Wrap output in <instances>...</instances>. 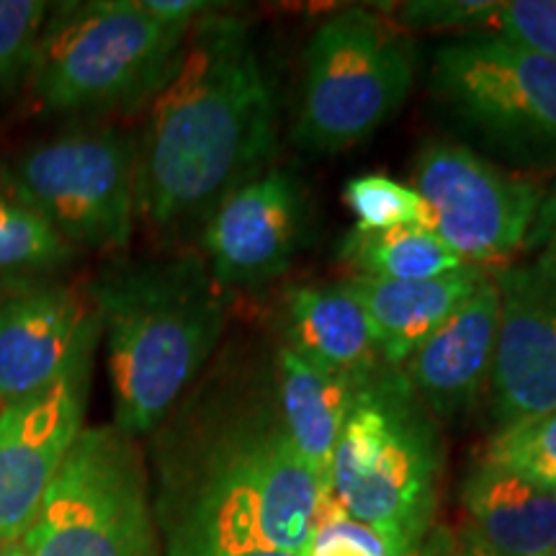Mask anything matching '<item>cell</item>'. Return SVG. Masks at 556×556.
<instances>
[{"mask_svg":"<svg viewBox=\"0 0 556 556\" xmlns=\"http://www.w3.org/2000/svg\"><path fill=\"white\" fill-rule=\"evenodd\" d=\"M150 438L163 556H307L323 486L283 426L274 366L201 377Z\"/></svg>","mask_w":556,"mask_h":556,"instance_id":"6da1fadb","label":"cell"},{"mask_svg":"<svg viewBox=\"0 0 556 556\" xmlns=\"http://www.w3.org/2000/svg\"><path fill=\"white\" fill-rule=\"evenodd\" d=\"M201 16L137 135V208L163 242L201 232L235 189L270 168L276 106L253 26Z\"/></svg>","mask_w":556,"mask_h":556,"instance_id":"7a4b0ae2","label":"cell"},{"mask_svg":"<svg viewBox=\"0 0 556 556\" xmlns=\"http://www.w3.org/2000/svg\"><path fill=\"white\" fill-rule=\"evenodd\" d=\"M83 289L106 343L114 426L150 438L204 377L229 294L193 250L116 261Z\"/></svg>","mask_w":556,"mask_h":556,"instance_id":"3957f363","label":"cell"},{"mask_svg":"<svg viewBox=\"0 0 556 556\" xmlns=\"http://www.w3.org/2000/svg\"><path fill=\"white\" fill-rule=\"evenodd\" d=\"M189 31L152 18L139 0L52 3L26 86L29 106L70 124L148 109Z\"/></svg>","mask_w":556,"mask_h":556,"instance_id":"277c9868","label":"cell"},{"mask_svg":"<svg viewBox=\"0 0 556 556\" xmlns=\"http://www.w3.org/2000/svg\"><path fill=\"white\" fill-rule=\"evenodd\" d=\"M441 469L438 420L400 368L381 366L358 387L340 430L330 464L332 495L392 556H407L435 526Z\"/></svg>","mask_w":556,"mask_h":556,"instance_id":"5b68a950","label":"cell"},{"mask_svg":"<svg viewBox=\"0 0 556 556\" xmlns=\"http://www.w3.org/2000/svg\"><path fill=\"white\" fill-rule=\"evenodd\" d=\"M413 83L415 45L397 21L364 5L332 13L304 50L296 144L340 152L366 142L400 114Z\"/></svg>","mask_w":556,"mask_h":556,"instance_id":"8992f818","label":"cell"},{"mask_svg":"<svg viewBox=\"0 0 556 556\" xmlns=\"http://www.w3.org/2000/svg\"><path fill=\"white\" fill-rule=\"evenodd\" d=\"M13 186L80 258L129 248L139 222L137 137L109 122H75L0 160Z\"/></svg>","mask_w":556,"mask_h":556,"instance_id":"52a82bcc","label":"cell"},{"mask_svg":"<svg viewBox=\"0 0 556 556\" xmlns=\"http://www.w3.org/2000/svg\"><path fill=\"white\" fill-rule=\"evenodd\" d=\"M21 546L26 556H163L135 438L114 422L83 428Z\"/></svg>","mask_w":556,"mask_h":556,"instance_id":"ba28073f","label":"cell"},{"mask_svg":"<svg viewBox=\"0 0 556 556\" xmlns=\"http://www.w3.org/2000/svg\"><path fill=\"white\" fill-rule=\"evenodd\" d=\"M430 93L458 127L523 170L556 168V62L482 29L441 45Z\"/></svg>","mask_w":556,"mask_h":556,"instance_id":"9c48e42d","label":"cell"},{"mask_svg":"<svg viewBox=\"0 0 556 556\" xmlns=\"http://www.w3.org/2000/svg\"><path fill=\"white\" fill-rule=\"evenodd\" d=\"M426 225L467 266L497 270L523 253L544 189L533 178L477 155L462 142H428L415 157L413 186Z\"/></svg>","mask_w":556,"mask_h":556,"instance_id":"30bf717a","label":"cell"},{"mask_svg":"<svg viewBox=\"0 0 556 556\" xmlns=\"http://www.w3.org/2000/svg\"><path fill=\"white\" fill-rule=\"evenodd\" d=\"M96 351L83 353L54 384L0 405V544H18L41 500L86 428Z\"/></svg>","mask_w":556,"mask_h":556,"instance_id":"8fae6325","label":"cell"},{"mask_svg":"<svg viewBox=\"0 0 556 556\" xmlns=\"http://www.w3.org/2000/svg\"><path fill=\"white\" fill-rule=\"evenodd\" d=\"M492 276L500 312L486 387L503 428L556 409V261L531 253Z\"/></svg>","mask_w":556,"mask_h":556,"instance_id":"7c38bea8","label":"cell"},{"mask_svg":"<svg viewBox=\"0 0 556 556\" xmlns=\"http://www.w3.org/2000/svg\"><path fill=\"white\" fill-rule=\"evenodd\" d=\"M99 343L86 289L62 278L0 287V405L54 384Z\"/></svg>","mask_w":556,"mask_h":556,"instance_id":"4fadbf2b","label":"cell"},{"mask_svg":"<svg viewBox=\"0 0 556 556\" xmlns=\"http://www.w3.org/2000/svg\"><path fill=\"white\" fill-rule=\"evenodd\" d=\"M302 225L304 199L296 178L270 165L208 214L199 232L201 258L227 294L266 287L289 268Z\"/></svg>","mask_w":556,"mask_h":556,"instance_id":"5bb4252c","label":"cell"},{"mask_svg":"<svg viewBox=\"0 0 556 556\" xmlns=\"http://www.w3.org/2000/svg\"><path fill=\"white\" fill-rule=\"evenodd\" d=\"M500 294L492 270L441 328L409 353L400 374L435 420H454L490 381Z\"/></svg>","mask_w":556,"mask_h":556,"instance_id":"9a60e30c","label":"cell"},{"mask_svg":"<svg viewBox=\"0 0 556 556\" xmlns=\"http://www.w3.org/2000/svg\"><path fill=\"white\" fill-rule=\"evenodd\" d=\"M467 533L495 556H552L556 492L479 458L462 484Z\"/></svg>","mask_w":556,"mask_h":556,"instance_id":"2e32d148","label":"cell"},{"mask_svg":"<svg viewBox=\"0 0 556 556\" xmlns=\"http://www.w3.org/2000/svg\"><path fill=\"white\" fill-rule=\"evenodd\" d=\"M283 345L307 364L356 384L384 366L366 312L345 281L289 289Z\"/></svg>","mask_w":556,"mask_h":556,"instance_id":"e0dca14e","label":"cell"},{"mask_svg":"<svg viewBox=\"0 0 556 556\" xmlns=\"http://www.w3.org/2000/svg\"><path fill=\"white\" fill-rule=\"evenodd\" d=\"M490 270L464 266L422 281H384L348 276L345 283L364 307L384 366L400 368L409 353L467 302Z\"/></svg>","mask_w":556,"mask_h":556,"instance_id":"ac0fdd59","label":"cell"},{"mask_svg":"<svg viewBox=\"0 0 556 556\" xmlns=\"http://www.w3.org/2000/svg\"><path fill=\"white\" fill-rule=\"evenodd\" d=\"M274 377L291 443L323 492L330 490L332 454L361 384L307 364L287 345L276 351Z\"/></svg>","mask_w":556,"mask_h":556,"instance_id":"d6986e66","label":"cell"},{"mask_svg":"<svg viewBox=\"0 0 556 556\" xmlns=\"http://www.w3.org/2000/svg\"><path fill=\"white\" fill-rule=\"evenodd\" d=\"M338 261L351 270V276L384 281H422L467 266L426 225L351 227L338 248Z\"/></svg>","mask_w":556,"mask_h":556,"instance_id":"ffe728a7","label":"cell"},{"mask_svg":"<svg viewBox=\"0 0 556 556\" xmlns=\"http://www.w3.org/2000/svg\"><path fill=\"white\" fill-rule=\"evenodd\" d=\"M80 253L0 176V287L39 278H62Z\"/></svg>","mask_w":556,"mask_h":556,"instance_id":"44dd1931","label":"cell"},{"mask_svg":"<svg viewBox=\"0 0 556 556\" xmlns=\"http://www.w3.org/2000/svg\"><path fill=\"white\" fill-rule=\"evenodd\" d=\"M479 458L556 492V409L497 428Z\"/></svg>","mask_w":556,"mask_h":556,"instance_id":"7402d4cb","label":"cell"},{"mask_svg":"<svg viewBox=\"0 0 556 556\" xmlns=\"http://www.w3.org/2000/svg\"><path fill=\"white\" fill-rule=\"evenodd\" d=\"M50 5L45 0H0V109L26 93Z\"/></svg>","mask_w":556,"mask_h":556,"instance_id":"603a6c76","label":"cell"},{"mask_svg":"<svg viewBox=\"0 0 556 556\" xmlns=\"http://www.w3.org/2000/svg\"><path fill=\"white\" fill-rule=\"evenodd\" d=\"M343 201L358 219L356 225L366 229L426 225L428 222V208L422 199L409 186L381 176V173H368V176L348 180Z\"/></svg>","mask_w":556,"mask_h":556,"instance_id":"cb8c5ba5","label":"cell"},{"mask_svg":"<svg viewBox=\"0 0 556 556\" xmlns=\"http://www.w3.org/2000/svg\"><path fill=\"white\" fill-rule=\"evenodd\" d=\"M307 556H392L371 528L343 510L332 490L319 497Z\"/></svg>","mask_w":556,"mask_h":556,"instance_id":"d4e9b609","label":"cell"},{"mask_svg":"<svg viewBox=\"0 0 556 556\" xmlns=\"http://www.w3.org/2000/svg\"><path fill=\"white\" fill-rule=\"evenodd\" d=\"M500 9L495 0H409L394 13L402 29H458L464 34L490 29Z\"/></svg>","mask_w":556,"mask_h":556,"instance_id":"484cf974","label":"cell"},{"mask_svg":"<svg viewBox=\"0 0 556 556\" xmlns=\"http://www.w3.org/2000/svg\"><path fill=\"white\" fill-rule=\"evenodd\" d=\"M490 31L556 62V0H507Z\"/></svg>","mask_w":556,"mask_h":556,"instance_id":"4316f807","label":"cell"},{"mask_svg":"<svg viewBox=\"0 0 556 556\" xmlns=\"http://www.w3.org/2000/svg\"><path fill=\"white\" fill-rule=\"evenodd\" d=\"M523 253H544L556 261V180L544 189L536 208V217L528 229Z\"/></svg>","mask_w":556,"mask_h":556,"instance_id":"83f0119b","label":"cell"},{"mask_svg":"<svg viewBox=\"0 0 556 556\" xmlns=\"http://www.w3.org/2000/svg\"><path fill=\"white\" fill-rule=\"evenodd\" d=\"M139 3L152 18L168 26H180V29H191L201 16L219 9L217 3H204V0H139Z\"/></svg>","mask_w":556,"mask_h":556,"instance_id":"f1b7e54d","label":"cell"},{"mask_svg":"<svg viewBox=\"0 0 556 556\" xmlns=\"http://www.w3.org/2000/svg\"><path fill=\"white\" fill-rule=\"evenodd\" d=\"M407 556H464L462 536H456L446 526H433L428 536Z\"/></svg>","mask_w":556,"mask_h":556,"instance_id":"f546056e","label":"cell"},{"mask_svg":"<svg viewBox=\"0 0 556 556\" xmlns=\"http://www.w3.org/2000/svg\"><path fill=\"white\" fill-rule=\"evenodd\" d=\"M217 556H302V554L278 552V548H245V552H229V554H217Z\"/></svg>","mask_w":556,"mask_h":556,"instance_id":"4dcf8cb0","label":"cell"},{"mask_svg":"<svg viewBox=\"0 0 556 556\" xmlns=\"http://www.w3.org/2000/svg\"><path fill=\"white\" fill-rule=\"evenodd\" d=\"M462 548H464V556H495V554L484 552V548L479 546L475 539H469L467 533H462Z\"/></svg>","mask_w":556,"mask_h":556,"instance_id":"1f68e13d","label":"cell"},{"mask_svg":"<svg viewBox=\"0 0 556 556\" xmlns=\"http://www.w3.org/2000/svg\"><path fill=\"white\" fill-rule=\"evenodd\" d=\"M0 556H26V552L18 541V544H0Z\"/></svg>","mask_w":556,"mask_h":556,"instance_id":"d6a6232c","label":"cell"},{"mask_svg":"<svg viewBox=\"0 0 556 556\" xmlns=\"http://www.w3.org/2000/svg\"><path fill=\"white\" fill-rule=\"evenodd\" d=\"M552 556H556V544H554V552H552Z\"/></svg>","mask_w":556,"mask_h":556,"instance_id":"836d02e7","label":"cell"}]
</instances>
